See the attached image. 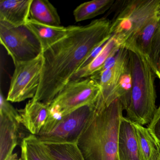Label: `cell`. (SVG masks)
<instances>
[{"label":"cell","mask_w":160,"mask_h":160,"mask_svg":"<svg viewBox=\"0 0 160 160\" xmlns=\"http://www.w3.org/2000/svg\"><path fill=\"white\" fill-rule=\"evenodd\" d=\"M160 18V11L141 29L126 47L148 59L151 43Z\"/></svg>","instance_id":"15"},{"label":"cell","mask_w":160,"mask_h":160,"mask_svg":"<svg viewBox=\"0 0 160 160\" xmlns=\"http://www.w3.org/2000/svg\"><path fill=\"white\" fill-rule=\"evenodd\" d=\"M21 152L22 160H53L43 143L34 135L30 134L23 138Z\"/></svg>","instance_id":"21"},{"label":"cell","mask_w":160,"mask_h":160,"mask_svg":"<svg viewBox=\"0 0 160 160\" xmlns=\"http://www.w3.org/2000/svg\"><path fill=\"white\" fill-rule=\"evenodd\" d=\"M26 26L39 41L42 52L65 37L77 27L76 26L66 27L48 26L30 19Z\"/></svg>","instance_id":"13"},{"label":"cell","mask_w":160,"mask_h":160,"mask_svg":"<svg viewBox=\"0 0 160 160\" xmlns=\"http://www.w3.org/2000/svg\"><path fill=\"white\" fill-rule=\"evenodd\" d=\"M21 123L0 115V160H7L17 146Z\"/></svg>","instance_id":"14"},{"label":"cell","mask_w":160,"mask_h":160,"mask_svg":"<svg viewBox=\"0 0 160 160\" xmlns=\"http://www.w3.org/2000/svg\"><path fill=\"white\" fill-rule=\"evenodd\" d=\"M111 21L110 33L122 47L128 45L160 11V0L120 1Z\"/></svg>","instance_id":"4"},{"label":"cell","mask_w":160,"mask_h":160,"mask_svg":"<svg viewBox=\"0 0 160 160\" xmlns=\"http://www.w3.org/2000/svg\"><path fill=\"white\" fill-rule=\"evenodd\" d=\"M129 51L132 92L126 109V118L141 125L150 123L156 111L155 73L147 60L138 53Z\"/></svg>","instance_id":"3"},{"label":"cell","mask_w":160,"mask_h":160,"mask_svg":"<svg viewBox=\"0 0 160 160\" xmlns=\"http://www.w3.org/2000/svg\"><path fill=\"white\" fill-rule=\"evenodd\" d=\"M118 156L119 160H141L135 128L126 117H122L120 124Z\"/></svg>","instance_id":"10"},{"label":"cell","mask_w":160,"mask_h":160,"mask_svg":"<svg viewBox=\"0 0 160 160\" xmlns=\"http://www.w3.org/2000/svg\"><path fill=\"white\" fill-rule=\"evenodd\" d=\"M153 71L155 73V76L160 80V58Z\"/></svg>","instance_id":"26"},{"label":"cell","mask_w":160,"mask_h":160,"mask_svg":"<svg viewBox=\"0 0 160 160\" xmlns=\"http://www.w3.org/2000/svg\"><path fill=\"white\" fill-rule=\"evenodd\" d=\"M42 143L53 160H86L78 142Z\"/></svg>","instance_id":"19"},{"label":"cell","mask_w":160,"mask_h":160,"mask_svg":"<svg viewBox=\"0 0 160 160\" xmlns=\"http://www.w3.org/2000/svg\"><path fill=\"white\" fill-rule=\"evenodd\" d=\"M123 111L118 99L108 105L95 106L78 141L86 160H118L119 131Z\"/></svg>","instance_id":"2"},{"label":"cell","mask_w":160,"mask_h":160,"mask_svg":"<svg viewBox=\"0 0 160 160\" xmlns=\"http://www.w3.org/2000/svg\"><path fill=\"white\" fill-rule=\"evenodd\" d=\"M21 124L31 133L37 136L41 132L49 115V105L31 100L24 108L19 109Z\"/></svg>","instance_id":"11"},{"label":"cell","mask_w":160,"mask_h":160,"mask_svg":"<svg viewBox=\"0 0 160 160\" xmlns=\"http://www.w3.org/2000/svg\"><path fill=\"white\" fill-rule=\"evenodd\" d=\"M0 115L9 117L21 124V117L18 110L16 109L7 101L2 92L0 94Z\"/></svg>","instance_id":"24"},{"label":"cell","mask_w":160,"mask_h":160,"mask_svg":"<svg viewBox=\"0 0 160 160\" xmlns=\"http://www.w3.org/2000/svg\"><path fill=\"white\" fill-rule=\"evenodd\" d=\"M100 93V86L91 77L71 80L49 105V111L63 117L81 107L94 103Z\"/></svg>","instance_id":"5"},{"label":"cell","mask_w":160,"mask_h":160,"mask_svg":"<svg viewBox=\"0 0 160 160\" xmlns=\"http://www.w3.org/2000/svg\"><path fill=\"white\" fill-rule=\"evenodd\" d=\"M30 19L48 26H61L60 18L57 9L47 0H32Z\"/></svg>","instance_id":"18"},{"label":"cell","mask_w":160,"mask_h":160,"mask_svg":"<svg viewBox=\"0 0 160 160\" xmlns=\"http://www.w3.org/2000/svg\"></svg>","instance_id":"29"},{"label":"cell","mask_w":160,"mask_h":160,"mask_svg":"<svg viewBox=\"0 0 160 160\" xmlns=\"http://www.w3.org/2000/svg\"><path fill=\"white\" fill-rule=\"evenodd\" d=\"M43 63L42 53L33 59L15 65L7 101L20 102L34 97L40 85Z\"/></svg>","instance_id":"7"},{"label":"cell","mask_w":160,"mask_h":160,"mask_svg":"<svg viewBox=\"0 0 160 160\" xmlns=\"http://www.w3.org/2000/svg\"><path fill=\"white\" fill-rule=\"evenodd\" d=\"M133 123L138 141L141 160H159L160 144L148 128Z\"/></svg>","instance_id":"17"},{"label":"cell","mask_w":160,"mask_h":160,"mask_svg":"<svg viewBox=\"0 0 160 160\" xmlns=\"http://www.w3.org/2000/svg\"><path fill=\"white\" fill-rule=\"evenodd\" d=\"M32 0H1L0 21L15 27L26 26L30 19Z\"/></svg>","instance_id":"12"},{"label":"cell","mask_w":160,"mask_h":160,"mask_svg":"<svg viewBox=\"0 0 160 160\" xmlns=\"http://www.w3.org/2000/svg\"><path fill=\"white\" fill-rule=\"evenodd\" d=\"M132 85V81L129 64V66L121 76L113 95L114 100L118 99L120 101L123 110L126 109L129 103Z\"/></svg>","instance_id":"22"},{"label":"cell","mask_w":160,"mask_h":160,"mask_svg":"<svg viewBox=\"0 0 160 160\" xmlns=\"http://www.w3.org/2000/svg\"><path fill=\"white\" fill-rule=\"evenodd\" d=\"M160 58V18L151 43L148 61L152 70H154Z\"/></svg>","instance_id":"23"},{"label":"cell","mask_w":160,"mask_h":160,"mask_svg":"<svg viewBox=\"0 0 160 160\" xmlns=\"http://www.w3.org/2000/svg\"><path fill=\"white\" fill-rule=\"evenodd\" d=\"M114 0H92L81 3L73 12L76 22L94 18L104 13L114 5Z\"/></svg>","instance_id":"20"},{"label":"cell","mask_w":160,"mask_h":160,"mask_svg":"<svg viewBox=\"0 0 160 160\" xmlns=\"http://www.w3.org/2000/svg\"><path fill=\"white\" fill-rule=\"evenodd\" d=\"M129 64V50L123 47L120 57L114 65L91 77L100 86V98L106 105L115 101L113 95L116 86Z\"/></svg>","instance_id":"9"},{"label":"cell","mask_w":160,"mask_h":160,"mask_svg":"<svg viewBox=\"0 0 160 160\" xmlns=\"http://www.w3.org/2000/svg\"><path fill=\"white\" fill-rule=\"evenodd\" d=\"M121 47H122L115 37L111 35L98 56L88 65L79 69L71 80L88 78L97 73L101 70L108 59Z\"/></svg>","instance_id":"16"},{"label":"cell","mask_w":160,"mask_h":160,"mask_svg":"<svg viewBox=\"0 0 160 160\" xmlns=\"http://www.w3.org/2000/svg\"><path fill=\"white\" fill-rule=\"evenodd\" d=\"M7 160H22L21 158H20V159H18V154L17 153H13L10 158H9V159H8Z\"/></svg>","instance_id":"27"},{"label":"cell","mask_w":160,"mask_h":160,"mask_svg":"<svg viewBox=\"0 0 160 160\" xmlns=\"http://www.w3.org/2000/svg\"><path fill=\"white\" fill-rule=\"evenodd\" d=\"M148 129L160 144V105L153 115Z\"/></svg>","instance_id":"25"},{"label":"cell","mask_w":160,"mask_h":160,"mask_svg":"<svg viewBox=\"0 0 160 160\" xmlns=\"http://www.w3.org/2000/svg\"><path fill=\"white\" fill-rule=\"evenodd\" d=\"M110 26L111 21L103 18L86 26H77L68 35L43 51L40 85L31 100L50 105L92 52L110 39Z\"/></svg>","instance_id":"1"},{"label":"cell","mask_w":160,"mask_h":160,"mask_svg":"<svg viewBox=\"0 0 160 160\" xmlns=\"http://www.w3.org/2000/svg\"><path fill=\"white\" fill-rule=\"evenodd\" d=\"M0 41L14 65L33 59L42 53L39 41L26 26L15 27L0 21Z\"/></svg>","instance_id":"6"},{"label":"cell","mask_w":160,"mask_h":160,"mask_svg":"<svg viewBox=\"0 0 160 160\" xmlns=\"http://www.w3.org/2000/svg\"><path fill=\"white\" fill-rule=\"evenodd\" d=\"M96 102L66 114L50 132L36 136L43 143L78 142L81 133L94 113Z\"/></svg>","instance_id":"8"},{"label":"cell","mask_w":160,"mask_h":160,"mask_svg":"<svg viewBox=\"0 0 160 160\" xmlns=\"http://www.w3.org/2000/svg\"><path fill=\"white\" fill-rule=\"evenodd\" d=\"M118 160H119V159H118Z\"/></svg>","instance_id":"28"}]
</instances>
